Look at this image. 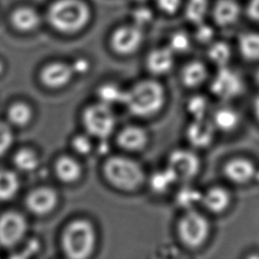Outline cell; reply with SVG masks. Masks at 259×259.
<instances>
[{
    "label": "cell",
    "instance_id": "cell-7",
    "mask_svg": "<svg viewBox=\"0 0 259 259\" xmlns=\"http://www.w3.org/2000/svg\"><path fill=\"white\" fill-rule=\"evenodd\" d=\"M244 91V83L240 74L228 67H221L210 83V91L221 100L238 98Z\"/></svg>",
    "mask_w": 259,
    "mask_h": 259
},
{
    "label": "cell",
    "instance_id": "cell-34",
    "mask_svg": "<svg viewBox=\"0 0 259 259\" xmlns=\"http://www.w3.org/2000/svg\"><path fill=\"white\" fill-rule=\"evenodd\" d=\"M14 136L7 124L0 123V156L5 154L13 144Z\"/></svg>",
    "mask_w": 259,
    "mask_h": 259
},
{
    "label": "cell",
    "instance_id": "cell-29",
    "mask_svg": "<svg viewBox=\"0 0 259 259\" xmlns=\"http://www.w3.org/2000/svg\"><path fill=\"white\" fill-rule=\"evenodd\" d=\"M11 122L16 126H25L28 124L32 117L30 107L24 103H17L11 106L8 112Z\"/></svg>",
    "mask_w": 259,
    "mask_h": 259
},
{
    "label": "cell",
    "instance_id": "cell-16",
    "mask_svg": "<svg viewBox=\"0 0 259 259\" xmlns=\"http://www.w3.org/2000/svg\"><path fill=\"white\" fill-rule=\"evenodd\" d=\"M241 8L235 0H219L213 9V18L221 27H228L238 21Z\"/></svg>",
    "mask_w": 259,
    "mask_h": 259
},
{
    "label": "cell",
    "instance_id": "cell-22",
    "mask_svg": "<svg viewBox=\"0 0 259 259\" xmlns=\"http://www.w3.org/2000/svg\"><path fill=\"white\" fill-rule=\"evenodd\" d=\"M207 74L205 66L198 61H194L184 67L182 71V81L187 87H198L206 80Z\"/></svg>",
    "mask_w": 259,
    "mask_h": 259
},
{
    "label": "cell",
    "instance_id": "cell-31",
    "mask_svg": "<svg viewBox=\"0 0 259 259\" xmlns=\"http://www.w3.org/2000/svg\"><path fill=\"white\" fill-rule=\"evenodd\" d=\"M203 194L194 188L186 187L181 189L176 196V202L185 210H191L196 203L202 202Z\"/></svg>",
    "mask_w": 259,
    "mask_h": 259
},
{
    "label": "cell",
    "instance_id": "cell-32",
    "mask_svg": "<svg viewBox=\"0 0 259 259\" xmlns=\"http://www.w3.org/2000/svg\"><path fill=\"white\" fill-rule=\"evenodd\" d=\"M209 110V102L203 96H195L188 103V111L195 119H204Z\"/></svg>",
    "mask_w": 259,
    "mask_h": 259
},
{
    "label": "cell",
    "instance_id": "cell-30",
    "mask_svg": "<svg viewBox=\"0 0 259 259\" xmlns=\"http://www.w3.org/2000/svg\"><path fill=\"white\" fill-rule=\"evenodd\" d=\"M126 92L121 91L115 85L105 84L98 90V96L101 103L111 106L113 104L124 103Z\"/></svg>",
    "mask_w": 259,
    "mask_h": 259
},
{
    "label": "cell",
    "instance_id": "cell-13",
    "mask_svg": "<svg viewBox=\"0 0 259 259\" xmlns=\"http://www.w3.org/2000/svg\"><path fill=\"white\" fill-rule=\"evenodd\" d=\"M26 203L31 212L42 216L50 213L56 207L58 196L53 189L40 188L28 195Z\"/></svg>",
    "mask_w": 259,
    "mask_h": 259
},
{
    "label": "cell",
    "instance_id": "cell-20",
    "mask_svg": "<svg viewBox=\"0 0 259 259\" xmlns=\"http://www.w3.org/2000/svg\"><path fill=\"white\" fill-rule=\"evenodd\" d=\"M55 172L60 181L66 183H72L81 177V167L74 158L62 157L57 161Z\"/></svg>",
    "mask_w": 259,
    "mask_h": 259
},
{
    "label": "cell",
    "instance_id": "cell-4",
    "mask_svg": "<svg viewBox=\"0 0 259 259\" xmlns=\"http://www.w3.org/2000/svg\"><path fill=\"white\" fill-rule=\"evenodd\" d=\"M108 182L121 190L137 189L144 182V170L137 162L125 157H112L104 165Z\"/></svg>",
    "mask_w": 259,
    "mask_h": 259
},
{
    "label": "cell",
    "instance_id": "cell-1",
    "mask_svg": "<svg viewBox=\"0 0 259 259\" xmlns=\"http://www.w3.org/2000/svg\"><path fill=\"white\" fill-rule=\"evenodd\" d=\"M165 103V90L158 81L146 80L126 91L124 98L131 113L139 117H149L159 112Z\"/></svg>",
    "mask_w": 259,
    "mask_h": 259
},
{
    "label": "cell",
    "instance_id": "cell-21",
    "mask_svg": "<svg viewBox=\"0 0 259 259\" xmlns=\"http://www.w3.org/2000/svg\"><path fill=\"white\" fill-rule=\"evenodd\" d=\"M240 120V115L235 109L221 107L214 113L212 123L217 130L222 132H232L237 128Z\"/></svg>",
    "mask_w": 259,
    "mask_h": 259
},
{
    "label": "cell",
    "instance_id": "cell-39",
    "mask_svg": "<svg viewBox=\"0 0 259 259\" xmlns=\"http://www.w3.org/2000/svg\"><path fill=\"white\" fill-rule=\"evenodd\" d=\"M247 14L252 21L259 23V0H250L247 7Z\"/></svg>",
    "mask_w": 259,
    "mask_h": 259
},
{
    "label": "cell",
    "instance_id": "cell-25",
    "mask_svg": "<svg viewBox=\"0 0 259 259\" xmlns=\"http://www.w3.org/2000/svg\"><path fill=\"white\" fill-rule=\"evenodd\" d=\"M176 182H178V180L175 177L174 172L168 167H166L165 170L159 171L152 175L150 183L151 189L155 192L164 193L171 189V187Z\"/></svg>",
    "mask_w": 259,
    "mask_h": 259
},
{
    "label": "cell",
    "instance_id": "cell-5",
    "mask_svg": "<svg viewBox=\"0 0 259 259\" xmlns=\"http://www.w3.org/2000/svg\"><path fill=\"white\" fill-rule=\"evenodd\" d=\"M178 233L182 242L189 248L203 244L210 233V224L206 218L196 210H189L181 219Z\"/></svg>",
    "mask_w": 259,
    "mask_h": 259
},
{
    "label": "cell",
    "instance_id": "cell-6",
    "mask_svg": "<svg viewBox=\"0 0 259 259\" xmlns=\"http://www.w3.org/2000/svg\"><path fill=\"white\" fill-rule=\"evenodd\" d=\"M85 128L91 136L104 139L108 137L115 126V116L111 106L98 103L89 106L82 116Z\"/></svg>",
    "mask_w": 259,
    "mask_h": 259
},
{
    "label": "cell",
    "instance_id": "cell-12",
    "mask_svg": "<svg viewBox=\"0 0 259 259\" xmlns=\"http://www.w3.org/2000/svg\"><path fill=\"white\" fill-rule=\"evenodd\" d=\"M74 74L70 65L63 62H53L42 69L40 78L46 87L60 89L70 81Z\"/></svg>",
    "mask_w": 259,
    "mask_h": 259
},
{
    "label": "cell",
    "instance_id": "cell-23",
    "mask_svg": "<svg viewBox=\"0 0 259 259\" xmlns=\"http://www.w3.org/2000/svg\"><path fill=\"white\" fill-rule=\"evenodd\" d=\"M239 50L249 61L259 60V33L247 32L239 37Z\"/></svg>",
    "mask_w": 259,
    "mask_h": 259
},
{
    "label": "cell",
    "instance_id": "cell-43",
    "mask_svg": "<svg viewBox=\"0 0 259 259\" xmlns=\"http://www.w3.org/2000/svg\"><path fill=\"white\" fill-rule=\"evenodd\" d=\"M2 70H3V65L0 62V74L2 73Z\"/></svg>",
    "mask_w": 259,
    "mask_h": 259
},
{
    "label": "cell",
    "instance_id": "cell-37",
    "mask_svg": "<svg viewBox=\"0 0 259 259\" xmlns=\"http://www.w3.org/2000/svg\"><path fill=\"white\" fill-rule=\"evenodd\" d=\"M213 36L212 29L203 23L198 25V28L196 31V38L203 42H209Z\"/></svg>",
    "mask_w": 259,
    "mask_h": 259
},
{
    "label": "cell",
    "instance_id": "cell-27",
    "mask_svg": "<svg viewBox=\"0 0 259 259\" xmlns=\"http://www.w3.org/2000/svg\"><path fill=\"white\" fill-rule=\"evenodd\" d=\"M208 56L219 67H227V64L231 58V49L226 42H214L208 51Z\"/></svg>",
    "mask_w": 259,
    "mask_h": 259
},
{
    "label": "cell",
    "instance_id": "cell-44",
    "mask_svg": "<svg viewBox=\"0 0 259 259\" xmlns=\"http://www.w3.org/2000/svg\"><path fill=\"white\" fill-rule=\"evenodd\" d=\"M136 1H138V2H144V1H146V0H136Z\"/></svg>",
    "mask_w": 259,
    "mask_h": 259
},
{
    "label": "cell",
    "instance_id": "cell-10",
    "mask_svg": "<svg viewBox=\"0 0 259 259\" xmlns=\"http://www.w3.org/2000/svg\"><path fill=\"white\" fill-rule=\"evenodd\" d=\"M143 38V33L138 26H125L113 33L112 48L121 55L132 54L140 47Z\"/></svg>",
    "mask_w": 259,
    "mask_h": 259
},
{
    "label": "cell",
    "instance_id": "cell-2",
    "mask_svg": "<svg viewBox=\"0 0 259 259\" xmlns=\"http://www.w3.org/2000/svg\"><path fill=\"white\" fill-rule=\"evenodd\" d=\"M50 23L63 33H75L84 28L90 21L91 12L80 0H58L48 12Z\"/></svg>",
    "mask_w": 259,
    "mask_h": 259
},
{
    "label": "cell",
    "instance_id": "cell-36",
    "mask_svg": "<svg viewBox=\"0 0 259 259\" xmlns=\"http://www.w3.org/2000/svg\"><path fill=\"white\" fill-rule=\"evenodd\" d=\"M133 19L135 23L138 27L147 25L151 22L152 20V13L150 9L141 7L134 12Z\"/></svg>",
    "mask_w": 259,
    "mask_h": 259
},
{
    "label": "cell",
    "instance_id": "cell-26",
    "mask_svg": "<svg viewBox=\"0 0 259 259\" xmlns=\"http://www.w3.org/2000/svg\"><path fill=\"white\" fill-rule=\"evenodd\" d=\"M208 12V0H189L186 7V16L196 25L203 23Z\"/></svg>",
    "mask_w": 259,
    "mask_h": 259
},
{
    "label": "cell",
    "instance_id": "cell-42",
    "mask_svg": "<svg viewBox=\"0 0 259 259\" xmlns=\"http://www.w3.org/2000/svg\"><path fill=\"white\" fill-rule=\"evenodd\" d=\"M255 79H256V83L259 85V68L256 70Z\"/></svg>",
    "mask_w": 259,
    "mask_h": 259
},
{
    "label": "cell",
    "instance_id": "cell-3",
    "mask_svg": "<svg viewBox=\"0 0 259 259\" xmlns=\"http://www.w3.org/2000/svg\"><path fill=\"white\" fill-rule=\"evenodd\" d=\"M96 242V233L91 222L77 220L67 226L62 236V246L67 256L84 259L91 256Z\"/></svg>",
    "mask_w": 259,
    "mask_h": 259
},
{
    "label": "cell",
    "instance_id": "cell-18",
    "mask_svg": "<svg viewBox=\"0 0 259 259\" xmlns=\"http://www.w3.org/2000/svg\"><path fill=\"white\" fill-rule=\"evenodd\" d=\"M174 52L170 48L154 50L148 57V69L154 74H165L174 66Z\"/></svg>",
    "mask_w": 259,
    "mask_h": 259
},
{
    "label": "cell",
    "instance_id": "cell-38",
    "mask_svg": "<svg viewBox=\"0 0 259 259\" xmlns=\"http://www.w3.org/2000/svg\"><path fill=\"white\" fill-rule=\"evenodd\" d=\"M158 5L162 11L167 14H174L178 10L181 0H158Z\"/></svg>",
    "mask_w": 259,
    "mask_h": 259
},
{
    "label": "cell",
    "instance_id": "cell-19",
    "mask_svg": "<svg viewBox=\"0 0 259 259\" xmlns=\"http://www.w3.org/2000/svg\"><path fill=\"white\" fill-rule=\"evenodd\" d=\"M14 28L19 31L29 32L34 30L40 22L38 14L28 7H21L14 11L11 18Z\"/></svg>",
    "mask_w": 259,
    "mask_h": 259
},
{
    "label": "cell",
    "instance_id": "cell-40",
    "mask_svg": "<svg viewBox=\"0 0 259 259\" xmlns=\"http://www.w3.org/2000/svg\"><path fill=\"white\" fill-rule=\"evenodd\" d=\"M72 68L74 70V73L84 74V73H86L89 70L90 64L88 62V60H85V59H78L72 65Z\"/></svg>",
    "mask_w": 259,
    "mask_h": 259
},
{
    "label": "cell",
    "instance_id": "cell-35",
    "mask_svg": "<svg viewBox=\"0 0 259 259\" xmlns=\"http://www.w3.org/2000/svg\"><path fill=\"white\" fill-rule=\"evenodd\" d=\"M72 148L74 151H76L78 154L87 155L92 150V144L89 137L83 135L76 136L72 140Z\"/></svg>",
    "mask_w": 259,
    "mask_h": 259
},
{
    "label": "cell",
    "instance_id": "cell-14",
    "mask_svg": "<svg viewBox=\"0 0 259 259\" xmlns=\"http://www.w3.org/2000/svg\"><path fill=\"white\" fill-rule=\"evenodd\" d=\"M216 127L213 123L204 119H194L187 130V137L194 147L205 148L214 139Z\"/></svg>",
    "mask_w": 259,
    "mask_h": 259
},
{
    "label": "cell",
    "instance_id": "cell-9",
    "mask_svg": "<svg viewBox=\"0 0 259 259\" xmlns=\"http://www.w3.org/2000/svg\"><path fill=\"white\" fill-rule=\"evenodd\" d=\"M27 221L21 214L7 212L0 218V244L13 247L21 242L27 232Z\"/></svg>",
    "mask_w": 259,
    "mask_h": 259
},
{
    "label": "cell",
    "instance_id": "cell-11",
    "mask_svg": "<svg viewBox=\"0 0 259 259\" xmlns=\"http://www.w3.org/2000/svg\"><path fill=\"white\" fill-rule=\"evenodd\" d=\"M225 177L235 184H245L256 175V166L252 161L243 158H233L225 165Z\"/></svg>",
    "mask_w": 259,
    "mask_h": 259
},
{
    "label": "cell",
    "instance_id": "cell-41",
    "mask_svg": "<svg viewBox=\"0 0 259 259\" xmlns=\"http://www.w3.org/2000/svg\"><path fill=\"white\" fill-rule=\"evenodd\" d=\"M254 112H255L256 118L259 120V96H257V98L255 99V102H254Z\"/></svg>",
    "mask_w": 259,
    "mask_h": 259
},
{
    "label": "cell",
    "instance_id": "cell-17",
    "mask_svg": "<svg viewBox=\"0 0 259 259\" xmlns=\"http://www.w3.org/2000/svg\"><path fill=\"white\" fill-rule=\"evenodd\" d=\"M231 196L227 189L214 187L203 194L202 203L207 210L212 213H221L229 206Z\"/></svg>",
    "mask_w": 259,
    "mask_h": 259
},
{
    "label": "cell",
    "instance_id": "cell-8",
    "mask_svg": "<svg viewBox=\"0 0 259 259\" xmlns=\"http://www.w3.org/2000/svg\"><path fill=\"white\" fill-rule=\"evenodd\" d=\"M167 167L178 181H189L199 172V158L192 151L176 150L169 156Z\"/></svg>",
    "mask_w": 259,
    "mask_h": 259
},
{
    "label": "cell",
    "instance_id": "cell-33",
    "mask_svg": "<svg viewBox=\"0 0 259 259\" xmlns=\"http://www.w3.org/2000/svg\"><path fill=\"white\" fill-rule=\"evenodd\" d=\"M190 47V39L189 35L183 32H176L170 39L169 48L174 53H184Z\"/></svg>",
    "mask_w": 259,
    "mask_h": 259
},
{
    "label": "cell",
    "instance_id": "cell-24",
    "mask_svg": "<svg viewBox=\"0 0 259 259\" xmlns=\"http://www.w3.org/2000/svg\"><path fill=\"white\" fill-rule=\"evenodd\" d=\"M20 189V181L17 175L7 170L0 171V201L13 198Z\"/></svg>",
    "mask_w": 259,
    "mask_h": 259
},
{
    "label": "cell",
    "instance_id": "cell-15",
    "mask_svg": "<svg viewBox=\"0 0 259 259\" xmlns=\"http://www.w3.org/2000/svg\"><path fill=\"white\" fill-rule=\"evenodd\" d=\"M119 146L130 151H141L147 144L148 135L140 126H130L123 128L118 136Z\"/></svg>",
    "mask_w": 259,
    "mask_h": 259
},
{
    "label": "cell",
    "instance_id": "cell-28",
    "mask_svg": "<svg viewBox=\"0 0 259 259\" xmlns=\"http://www.w3.org/2000/svg\"><path fill=\"white\" fill-rule=\"evenodd\" d=\"M14 164L18 168L24 172H31L37 168L39 165V159L37 155L34 151L23 149L18 151L17 154L14 157Z\"/></svg>",
    "mask_w": 259,
    "mask_h": 259
}]
</instances>
